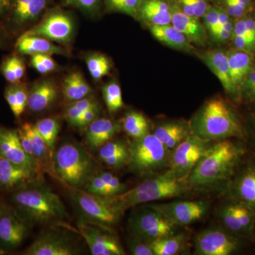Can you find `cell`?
Instances as JSON below:
<instances>
[{
    "instance_id": "6da1fadb",
    "label": "cell",
    "mask_w": 255,
    "mask_h": 255,
    "mask_svg": "<svg viewBox=\"0 0 255 255\" xmlns=\"http://www.w3.org/2000/svg\"><path fill=\"white\" fill-rule=\"evenodd\" d=\"M247 152L242 140L227 139L213 143L187 179L193 189L223 187L236 173Z\"/></svg>"
},
{
    "instance_id": "7a4b0ae2",
    "label": "cell",
    "mask_w": 255,
    "mask_h": 255,
    "mask_svg": "<svg viewBox=\"0 0 255 255\" xmlns=\"http://www.w3.org/2000/svg\"><path fill=\"white\" fill-rule=\"evenodd\" d=\"M189 123L193 135L210 141L243 140L247 137L246 128L237 110L222 97L207 101Z\"/></svg>"
},
{
    "instance_id": "3957f363",
    "label": "cell",
    "mask_w": 255,
    "mask_h": 255,
    "mask_svg": "<svg viewBox=\"0 0 255 255\" xmlns=\"http://www.w3.org/2000/svg\"><path fill=\"white\" fill-rule=\"evenodd\" d=\"M11 200L15 210L30 225L59 224L69 218L59 196L41 182L16 189Z\"/></svg>"
},
{
    "instance_id": "277c9868",
    "label": "cell",
    "mask_w": 255,
    "mask_h": 255,
    "mask_svg": "<svg viewBox=\"0 0 255 255\" xmlns=\"http://www.w3.org/2000/svg\"><path fill=\"white\" fill-rule=\"evenodd\" d=\"M187 178H177L168 170L155 177L145 179L130 190L118 195L107 196L111 205L119 214L140 204L177 197L192 190Z\"/></svg>"
},
{
    "instance_id": "5b68a950",
    "label": "cell",
    "mask_w": 255,
    "mask_h": 255,
    "mask_svg": "<svg viewBox=\"0 0 255 255\" xmlns=\"http://www.w3.org/2000/svg\"><path fill=\"white\" fill-rule=\"evenodd\" d=\"M57 179L67 187L83 189L96 173L97 163L82 146L66 142L53 157Z\"/></svg>"
},
{
    "instance_id": "8992f818",
    "label": "cell",
    "mask_w": 255,
    "mask_h": 255,
    "mask_svg": "<svg viewBox=\"0 0 255 255\" xmlns=\"http://www.w3.org/2000/svg\"><path fill=\"white\" fill-rule=\"evenodd\" d=\"M129 168L140 174L169 168L171 151L153 133L132 139L128 145Z\"/></svg>"
},
{
    "instance_id": "52a82bcc",
    "label": "cell",
    "mask_w": 255,
    "mask_h": 255,
    "mask_svg": "<svg viewBox=\"0 0 255 255\" xmlns=\"http://www.w3.org/2000/svg\"><path fill=\"white\" fill-rule=\"evenodd\" d=\"M129 226L134 238L147 243L175 234L177 227L150 206L139 210L132 215Z\"/></svg>"
},
{
    "instance_id": "ba28073f",
    "label": "cell",
    "mask_w": 255,
    "mask_h": 255,
    "mask_svg": "<svg viewBox=\"0 0 255 255\" xmlns=\"http://www.w3.org/2000/svg\"><path fill=\"white\" fill-rule=\"evenodd\" d=\"M248 240L238 237L225 228L204 230L196 237L194 254L197 255H231L240 253Z\"/></svg>"
},
{
    "instance_id": "9c48e42d",
    "label": "cell",
    "mask_w": 255,
    "mask_h": 255,
    "mask_svg": "<svg viewBox=\"0 0 255 255\" xmlns=\"http://www.w3.org/2000/svg\"><path fill=\"white\" fill-rule=\"evenodd\" d=\"M214 141L191 135L171 151L167 170L177 178H187Z\"/></svg>"
},
{
    "instance_id": "30bf717a",
    "label": "cell",
    "mask_w": 255,
    "mask_h": 255,
    "mask_svg": "<svg viewBox=\"0 0 255 255\" xmlns=\"http://www.w3.org/2000/svg\"><path fill=\"white\" fill-rule=\"evenodd\" d=\"M68 189L85 219L107 226L116 224L120 219L122 215L112 207L105 196L96 195L80 188Z\"/></svg>"
},
{
    "instance_id": "8fae6325",
    "label": "cell",
    "mask_w": 255,
    "mask_h": 255,
    "mask_svg": "<svg viewBox=\"0 0 255 255\" xmlns=\"http://www.w3.org/2000/svg\"><path fill=\"white\" fill-rule=\"evenodd\" d=\"M217 216L228 231L248 241H255V214L246 204L228 199L218 209Z\"/></svg>"
},
{
    "instance_id": "7c38bea8",
    "label": "cell",
    "mask_w": 255,
    "mask_h": 255,
    "mask_svg": "<svg viewBox=\"0 0 255 255\" xmlns=\"http://www.w3.org/2000/svg\"><path fill=\"white\" fill-rule=\"evenodd\" d=\"M78 231L86 242L92 255H126L118 238L110 231V226L85 219L78 223Z\"/></svg>"
},
{
    "instance_id": "4fadbf2b",
    "label": "cell",
    "mask_w": 255,
    "mask_h": 255,
    "mask_svg": "<svg viewBox=\"0 0 255 255\" xmlns=\"http://www.w3.org/2000/svg\"><path fill=\"white\" fill-rule=\"evenodd\" d=\"M80 252L73 236L52 226L42 231L23 255H75L80 254Z\"/></svg>"
},
{
    "instance_id": "5bb4252c",
    "label": "cell",
    "mask_w": 255,
    "mask_h": 255,
    "mask_svg": "<svg viewBox=\"0 0 255 255\" xmlns=\"http://www.w3.org/2000/svg\"><path fill=\"white\" fill-rule=\"evenodd\" d=\"M29 226L14 208L0 205V254L17 248L27 236Z\"/></svg>"
},
{
    "instance_id": "9a60e30c",
    "label": "cell",
    "mask_w": 255,
    "mask_h": 255,
    "mask_svg": "<svg viewBox=\"0 0 255 255\" xmlns=\"http://www.w3.org/2000/svg\"><path fill=\"white\" fill-rule=\"evenodd\" d=\"M245 162L242 161L228 183L226 194L228 199L246 204L255 214V159Z\"/></svg>"
},
{
    "instance_id": "2e32d148",
    "label": "cell",
    "mask_w": 255,
    "mask_h": 255,
    "mask_svg": "<svg viewBox=\"0 0 255 255\" xmlns=\"http://www.w3.org/2000/svg\"><path fill=\"white\" fill-rule=\"evenodd\" d=\"M74 24L71 17L60 10H54L46 15V17L21 34L25 36L43 37L49 41L67 43L73 37Z\"/></svg>"
},
{
    "instance_id": "e0dca14e",
    "label": "cell",
    "mask_w": 255,
    "mask_h": 255,
    "mask_svg": "<svg viewBox=\"0 0 255 255\" xmlns=\"http://www.w3.org/2000/svg\"><path fill=\"white\" fill-rule=\"evenodd\" d=\"M177 226H189L202 219L209 209L205 201H182L151 205Z\"/></svg>"
},
{
    "instance_id": "ac0fdd59",
    "label": "cell",
    "mask_w": 255,
    "mask_h": 255,
    "mask_svg": "<svg viewBox=\"0 0 255 255\" xmlns=\"http://www.w3.org/2000/svg\"><path fill=\"white\" fill-rule=\"evenodd\" d=\"M51 0H10L4 14L8 26L19 31L36 21L46 9Z\"/></svg>"
},
{
    "instance_id": "d6986e66",
    "label": "cell",
    "mask_w": 255,
    "mask_h": 255,
    "mask_svg": "<svg viewBox=\"0 0 255 255\" xmlns=\"http://www.w3.org/2000/svg\"><path fill=\"white\" fill-rule=\"evenodd\" d=\"M0 156L12 163L26 167L43 175L36 161L23 150L17 129L0 126Z\"/></svg>"
},
{
    "instance_id": "ffe728a7",
    "label": "cell",
    "mask_w": 255,
    "mask_h": 255,
    "mask_svg": "<svg viewBox=\"0 0 255 255\" xmlns=\"http://www.w3.org/2000/svg\"><path fill=\"white\" fill-rule=\"evenodd\" d=\"M201 60L219 79L220 82L231 100L241 102V95L236 90L230 75L228 50L214 49L204 52L201 55Z\"/></svg>"
},
{
    "instance_id": "44dd1931",
    "label": "cell",
    "mask_w": 255,
    "mask_h": 255,
    "mask_svg": "<svg viewBox=\"0 0 255 255\" xmlns=\"http://www.w3.org/2000/svg\"><path fill=\"white\" fill-rule=\"evenodd\" d=\"M42 179L41 174L0 156V190H16L31 183L41 182Z\"/></svg>"
},
{
    "instance_id": "7402d4cb",
    "label": "cell",
    "mask_w": 255,
    "mask_h": 255,
    "mask_svg": "<svg viewBox=\"0 0 255 255\" xmlns=\"http://www.w3.org/2000/svg\"><path fill=\"white\" fill-rule=\"evenodd\" d=\"M170 8L172 11L171 24L185 35L192 44L194 43L197 46L205 45L207 31L199 18L185 14L177 2L170 4Z\"/></svg>"
},
{
    "instance_id": "603a6c76",
    "label": "cell",
    "mask_w": 255,
    "mask_h": 255,
    "mask_svg": "<svg viewBox=\"0 0 255 255\" xmlns=\"http://www.w3.org/2000/svg\"><path fill=\"white\" fill-rule=\"evenodd\" d=\"M228 58L231 80L241 95L242 85L254 68L255 54L246 50L231 48L228 50Z\"/></svg>"
},
{
    "instance_id": "cb8c5ba5",
    "label": "cell",
    "mask_w": 255,
    "mask_h": 255,
    "mask_svg": "<svg viewBox=\"0 0 255 255\" xmlns=\"http://www.w3.org/2000/svg\"><path fill=\"white\" fill-rule=\"evenodd\" d=\"M122 130V126L109 119H96L85 132V142L90 150L95 151L112 140Z\"/></svg>"
},
{
    "instance_id": "d4e9b609",
    "label": "cell",
    "mask_w": 255,
    "mask_h": 255,
    "mask_svg": "<svg viewBox=\"0 0 255 255\" xmlns=\"http://www.w3.org/2000/svg\"><path fill=\"white\" fill-rule=\"evenodd\" d=\"M153 134L170 151L193 135L190 123L182 121L166 122L159 124L154 130Z\"/></svg>"
},
{
    "instance_id": "484cf974",
    "label": "cell",
    "mask_w": 255,
    "mask_h": 255,
    "mask_svg": "<svg viewBox=\"0 0 255 255\" xmlns=\"http://www.w3.org/2000/svg\"><path fill=\"white\" fill-rule=\"evenodd\" d=\"M14 47L19 54L29 55L31 56L40 54L67 55L66 50L56 46L49 40L40 36L21 34Z\"/></svg>"
},
{
    "instance_id": "4316f807",
    "label": "cell",
    "mask_w": 255,
    "mask_h": 255,
    "mask_svg": "<svg viewBox=\"0 0 255 255\" xmlns=\"http://www.w3.org/2000/svg\"><path fill=\"white\" fill-rule=\"evenodd\" d=\"M54 82L44 80L37 82L28 91L27 107L32 112H41L48 109L58 97Z\"/></svg>"
},
{
    "instance_id": "83f0119b",
    "label": "cell",
    "mask_w": 255,
    "mask_h": 255,
    "mask_svg": "<svg viewBox=\"0 0 255 255\" xmlns=\"http://www.w3.org/2000/svg\"><path fill=\"white\" fill-rule=\"evenodd\" d=\"M150 31L156 39L170 48L186 53L194 52V46L187 37L171 23L160 26L150 25Z\"/></svg>"
},
{
    "instance_id": "f1b7e54d",
    "label": "cell",
    "mask_w": 255,
    "mask_h": 255,
    "mask_svg": "<svg viewBox=\"0 0 255 255\" xmlns=\"http://www.w3.org/2000/svg\"><path fill=\"white\" fill-rule=\"evenodd\" d=\"M137 14L150 25L160 26L172 22L170 4L164 0L140 1Z\"/></svg>"
},
{
    "instance_id": "f546056e",
    "label": "cell",
    "mask_w": 255,
    "mask_h": 255,
    "mask_svg": "<svg viewBox=\"0 0 255 255\" xmlns=\"http://www.w3.org/2000/svg\"><path fill=\"white\" fill-rule=\"evenodd\" d=\"M63 91L65 100L72 103L90 95L92 89L82 74L76 72L70 74L65 79Z\"/></svg>"
},
{
    "instance_id": "4dcf8cb0",
    "label": "cell",
    "mask_w": 255,
    "mask_h": 255,
    "mask_svg": "<svg viewBox=\"0 0 255 255\" xmlns=\"http://www.w3.org/2000/svg\"><path fill=\"white\" fill-rule=\"evenodd\" d=\"M122 128L129 137L137 139L150 132V124L143 114L130 111L124 117Z\"/></svg>"
},
{
    "instance_id": "1f68e13d",
    "label": "cell",
    "mask_w": 255,
    "mask_h": 255,
    "mask_svg": "<svg viewBox=\"0 0 255 255\" xmlns=\"http://www.w3.org/2000/svg\"><path fill=\"white\" fill-rule=\"evenodd\" d=\"M148 243L154 255H175L182 251L184 248L185 236L182 233H175L157 238Z\"/></svg>"
},
{
    "instance_id": "d6a6232c",
    "label": "cell",
    "mask_w": 255,
    "mask_h": 255,
    "mask_svg": "<svg viewBox=\"0 0 255 255\" xmlns=\"http://www.w3.org/2000/svg\"><path fill=\"white\" fill-rule=\"evenodd\" d=\"M34 126L50 150L54 152L55 143L60 128L59 122L54 118H45L38 121Z\"/></svg>"
},
{
    "instance_id": "836d02e7",
    "label": "cell",
    "mask_w": 255,
    "mask_h": 255,
    "mask_svg": "<svg viewBox=\"0 0 255 255\" xmlns=\"http://www.w3.org/2000/svg\"><path fill=\"white\" fill-rule=\"evenodd\" d=\"M103 96L106 106L111 113H115L124 107L122 89L117 82L107 84L103 88Z\"/></svg>"
},
{
    "instance_id": "e575fe53",
    "label": "cell",
    "mask_w": 255,
    "mask_h": 255,
    "mask_svg": "<svg viewBox=\"0 0 255 255\" xmlns=\"http://www.w3.org/2000/svg\"><path fill=\"white\" fill-rule=\"evenodd\" d=\"M87 68L92 78L96 80H100L110 73V61L105 55L95 54L88 57L86 60Z\"/></svg>"
},
{
    "instance_id": "d590c367",
    "label": "cell",
    "mask_w": 255,
    "mask_h": 255,
    "mask_svg": "<svg viewBox=\"0 0 255 255\" xmlns=\"http://www.w3.org/2000/svg\"><path fill=\"white\" fill-rule=\"evenodd\" d=\"M140 0H105L107 7L113 11L135 16L137 14Z\"/></svg>"
},
{
    "instance_id": "8d00e7d4",
    "label": "cell",
    "mask_w": 255,
    "mask_h": 255,
    "mask_svg": "<svg viewBox=\"0 0 255 255\" xmlns=\"http://www.w3.org/2000/svg\"><path fill=\"white\" fill-rule=\"evenodd\" d=\"M128 152V145L122 140H110L101 146L98 150L99 157L102 162L124 152Z\"/></svg>"
},
{
    "instance_id": "74e56055",
    "label": "cell",
    "mask_w": 255,
    "mask_h": 255,
    "mask_svg": "<svg viewBox=\"0 0 255 255\" xmlns=\"http://www.w3.org/2000/svg\"><path fill=\"white\" fill-rule=\"evenodd\" d=\"M220 2L221 4L220 7L234 20L243 17L253 11L238 0H220Z\"/></svg>"
},
{
    "instance_id": "f35d334b",
    "label": "cell",
    "mask_w": 255,
    "mask_h": 255,
    "mask_svg": "<svg viewBox=\"0 0 255 255\" xmlns=\"http://www.w3.org/2000/svg\"><path fill=\"white\" fill-rule=\"evenodd\" d=\"M85 190L96 195L105 196H112L116 195L114 191L102 179L98 174H95L91 178L85 187L83 188Z\"/></svg>"
},
{
    "instance_id": "ab89813d",
    "label": "cell",
    "mask_w": 255,
    "mask_h": 255,
    "mask_svg": "<svg viewBox=\"0 0 255 255\" xmlns=\"http://www.w3.org/2000/svg\"><path fill=\"white\" fill-rule=\"evenodd\" d=\"M14 87L15 97H16V112L15 118L21 117L26 107H27L28 91L26 85L21 82L12 84Z\"/></svg>"
},
{
    "instance_id": "60d3db41",
    "label": "cell",
    "mask_w": 255,
    "mask_h": 255,
    "mask_svg": "<svg viewBox=\"0 0 255 255\" xmlns=\"http://www.w3.org/2000/svg\"><path fill=\"white\" fill-rule=\"evenodd\" d=\"M66 4L71 5L87 14L97 13L100 8L102 0H65Z\"/></svg>"
},
{
    "instance_id": "b9f144b4",
    "label": "cell",
    "mask_w": 255,
    "mask_h": 255,
    "mask_svg": "<svg viewBox=\"0 0 255 255\" xmlns=\"http://www.w3.org/2000/svg\"><path fill=\"white\" fill-rule=\"evenodd\" d=\"M101 179L106 183L115 193L116 195L122 194L127 191V185L121 182L117 176L109 172H100L97 173Z\"/></svg>"
},
{
    "instance_id": "7bdbcfd3",
    "label": "cell",
    "mask_w": 255,
    "mask_h": 255,
    "mask_svg": "<svg viewBox=\"0 0 255 255\" xmlns=\"http://www.w3.org/2000/svg\"><path fill=\"white\" fill-rule=\"evenodd\" d=\"M206 31L210 33L217 26L219 18V6H209L205 14L203 16Z\"/></svg>"
},
{
    "instance_id": "ee69618b",
    "label": "cell",
    "mask_w": 255,
    "mask_h": 255,
    "mask_svg": "<svg viewBox=\"0 0 255 255\" xmlns=\"http://www.w3.org/2000/svg\"><path fill=\"white\" fill-rule=\"evenodd\" d=\"M128 249L132 255H154L148 243L134 238L129 242Z\"/></svg>"
},
{
    "instance_id": "f6af8a7d",
    "label": "cell",
    "mask_w": 255,
    "mask_h": 255,
    "mask_svg": "<svg viewBox=\"0 0 255 255\" xmlns=\"http://www.w3.org/2000/svg\"><path fill=\"white\" fill-rule=\"evenodd\" d=\"M255 91V65L243 82L241 89V101H245Z\"/></svg>"
},
{
    "instance_id": "bcb514c9",
    "label": "cell",
    "mask_w": 255,
    "mask_h": 255,
    "mask_svg": "<svg viewBox=\"0 0 255 255\" xmlns=\"http://www.w3.org/2000/svg\"><path fill=\"white\" fill-rule=\"evenodd\" d=\"M99 112H100L99 106L93 107V108L90 109V110L85 111V112L82 114L80 119H78L77 123L75 124V127L80 128L88 127L92 122H94L96 119H97Z\"/></svg>"
},
{
    "instance_id": "7dc6e473",
    "label": "cell",
    "mask_w": 255,
    "mask_h": 255,
    "mask_svg": "<svg viewBox=\"0 0 255 255\" xmlns=\"http://www.w3.org/2000/svg\"><path fill=\"white\" fill-rule=\"evenodd\" d=\"M9 58L12 68L14 69L16 80L18 82H21V79L24 76L25 70H26L24 62L16 55H10Z\"/></svg>"
},
{
    "instance_id": "c3c4849f",
    "label": "cell",
    "mask_w": 255,
    "mask_h": 255,
    "mask_svg": "<svg viewBox=\"0 0 255 255\" xmlns=\"http://www.w3.org/2000/svg\"><path fill=\"white\" fill-rule=\"evenodd\" d=\"M83 114L80 110H78L73 103H70L68 107L65 109L64 117L67 122L72 126L75 127V124L78 122V119Z\"/></svg>"
},
{
    "instance_id": "681fc988",
    "label": "cell",
    "mask_w": 255,
    "mask_h": 255,
    "mask_svg": "<svg viewBox=\"0 0 255 255\" xmlns=\"http://www.w3.org/2000/svg\"><path fill=\"white\" fill-rule=\"evenodd\" d=\"M189 1L194 11V16L196 18L203 17L209 6L206 0H189Z\"/></svg>"
},
{
    "instance_id": "f907efd6",
    "label": "cell",
    "mask_w": 255,
    "mask_h": 255,
    "mask_svg": "<svg viewBox=\"0 0 255 255\" xmlns=\"http://www.w3.org/2000/svg\"><path fill=\"white\" fill-rule=\"evenodd\" d=\"M18 135H19L20 141H21V146H22L23 150L26 152L27 155H29L31 158H33L35 160L34 153H33V148L31 142H30L29 139L26 135V132L23 131L22 129L19 127V128L17 129ZM36 161V160H35Z\"/></svg>"
},
{
    "instance_id": "816d5d0a",
    "label": "cell",
    "mask_w": 255,
    "mask_h": 255,
    "mask_svg": "<svg viewBox=\"0 0 255 255\" xmlns=\"http://www.w3.org/2000/svg\"><path fill=\"white\" fill-rule=\"evenodd\" d=\"M35 55H36L41 60L42 63L46 65L48 71L53 72L56 70L57 64L55 63V60L52 58V57L50 56V55L40 54Z\"/></svg>"
},
{
    "instance_id": "f5cc1de1",
    "label": "cell",
    "mask_w": 255,
    "mask_h": 255,
    "mask_svg": "<svg viewBox=\"0 0 255 255\" xmlns=\"http://www.w3.org/2000/svg\"><path fill=\"white\" fill-rule=\"evenodd\" d=\"M31 63L32 66L33 67L38 73L41 74H47L50 73L46 65L42 63L41 60L36 56V55H32Z\"/></svg>"
},
{
    "instance_id": "db71d44e",
    "label": "cell",
    "mask_w": 255,
    "mask_h": 255,
    "mask_svg": "<svg viewBox=\"0 0 255 255\" xmlns=\"http://www.w3.org/2000/svg\"><path fill=\"white\" fill-rule=\"evenodd\" d=\"M10 3V0H0V17L4 16L7 11Z\"/></svg>"
},
{
    "instance_id": "11a10c76",
    "label": "cell",
    "mask_w": 255,
    "mask_h": 255,
    "mask_svg": "<svg viewBox=\"0 0 255 255\" xmlns=\"http://www.w3.org/2000/svg\"><path fill=\"white\" fill-rule=\"evenodd\" d=\"M241 4L253 10V0H238Z\"/></svg>"
},
{
    "instance_id": "9f6ffc18",
    "label": "cell",
    "mask_w": 255,
    "mask_h": 255,
    "mask_svg": "<svg viewBox=\"0 0 255 255\" xmlns=\"http://www.w3.org/2000/svg\"><path fill=\"white\" fill-rule=\"evenodd\" d=\"M251 124L252 129H253V133H254L255 137V112H253L251 116Z\"/></svg>"
},
{
    "instance_id": "6f0895ef",
    "label": "cell",
    "mask_w": 255,
    "mask_h": 255,
    "mask_svg": "<svg viewBox=\"0 0 255 255\" xmlns=\"http://www.w3.org/2000/svg\"><path fill=\"white\" fill-rule=\"evenodd\" d=\"M4 34L3 32V29L0 26V45L2 44L3 41H4Z\"/></svg>"
},
{
    "instance_id": "680465c9",
    "label": "cell",
    "mask_w": 255,
    "mask_h": 255,
    "mask_svg": "<svg viewBox=\"0 0 255 255\" xmlns=\"http://www.w3.org/2000/svg\"><path fill=\"white\" fill-rule=\"evenodd\" d=\"M252 14H253V18H254V20L255 21V8L253 10V11H252Z\"/></svg>"
}]
</instances>
